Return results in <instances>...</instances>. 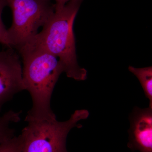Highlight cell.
<instances>
[{
    "mask_svg": "<svg viewBox=\"0 0 152 152\" xmlns=\"http://www.w3.org/2000/svg\"><path fill=\"white\" fill-rule=\"evenodd\" d=\"M17 52L23 61L25 90L29 93L32 102L25 121L56 118L51 99L55 86L64 73L61 63L56 57L32 44L26 45Z\"/></svg>",
    "mask_w": 152,
    "mask_h": 152,
    "instance_id": "1",
    "label": "cell"
},
{
    "mask_svg": "<svg viewBox=\"0 0 152 152\" xmlns=\"http://www.w3.org/2000/svg\"><path fill=\"white\" fill-rule=\"evenodd\" d=\"M82 1L72 0L61 7H55L50 20L28 44L41 47L58 58L67 77L78 81L87 78L86 70L78 64L73 31L74 21Z\"/></svg>",
    "mask_w": 152,
    "mask_h": 152,
    "instance_id": "2",
    "label": "cell"
},
{
    "mask_svg": "<svg viewBox=\"0 0 152 152\" xmlns=\"http://www.w3.org/2000/svg\"><path fill=\"white\" fill-rule=\"evenodd\" d=\"M89 116L87 110H77L65 121L56 118L27 122L22 130V152H68L66 140L74 128L83 127L79 122Z\"/></svg>",
    "mask_w": 152,
    "mask_h": 152,
    "instance_id": "3",
    "label": "cell"
},
{
    "mask_svg": "<svg viewBox=\"0 0 152 152\" xmlns=\"http://www.w3.org/2000/svg\"><path fill=\"white\" fill-rule=\"evenodd\" d=\"M12 12L13 21L7 30L11 48L18 51L30 43L38 30L50 20L54 13L51 0H6Z\"/></svg>",
    "mask_w": 152,
    "mask_h": 152,
    "instance_id": "4",
    "label": "cell"
},
{
    "mask_svg": "<svg viewBox=\"0 0 152 152\" xmlns=\"http://www.w3.org/2000/svg\"><path fill=\"white\" fill-rule=\"evenodd\" d=\"M20 57L12 48L0 52V112L6 103L25 90Z\"/></svg>",
    "mask_w": 152,
    "mask_h": 152,
    "instance_id": "5",
    "label": "cell"
},
{
    "mask_svg": "<svg viewBox=\"0 0 152 152\" xmlns=\"http://www.w3.org/2000/svg\"><path fill=\"white\" fill-rule=\"evenodd\" d=\"M129 119L128 148L132 151L152 152V108L135 107Z\"/></svg>",
    "mask_w": 152,
    "mask_h": 152,
    "instance_id": "6",
    "label": "cell"
},
{
    "mask_svg": "<svg viewBox=\"0 0 152 152\" xmlns=\"http://www.w3.org/2000/svg\"><path fill=\"white\" fill-rule=\"evenodd\" d=\"M21 113L10 110L0 116V145L15 136V131L11 125L20 121Z\"/></svg>",
    "mask_w": 152,
    "mask_h": 152,
    "instance_id": "7",
    "label": "cell"
},
{
    "mask_svg": "<svg viewBox=\"0 0 152 152\" xmlns=\"http://www.w3.org/2000/svg\"><path fill=\"white\" fill-rule=\"evenodd\" d=\"M128 69L139 80L146 97L149 101L148 107L152 108V67L136 68L129 66Z\"/></svg>",
    "mask_w": 152,
    "mask_h": 152,
    "instance_id": "8",
    "label": "cell"
},
{
    "mask_svg": "<svg viewBox=\"0 0 152 152\" xmlns=\"http://www.w3.org/2000/svg\"><path fill=\"white\" fill-rule=\"evenodd\" d=\"M22 141L20 135L15 136L0 145V152H22Z\"/></svg>",
    "mask_w": 152,
    "mask_h": 152,
    "instance_id": "9",
    "label": "cell"
},
{
    "mask_svg": "<svg viewBox=\"0 0 152 152\" xmlns=\"http://www.w3.org/2000/svg\"><path fill=\"white\" fill-rule=\"evenodd\" d=\"M7 5L6 0H0V44L6 48H11L8 39L7 32L3 23L1 15L3 10Z\"/></svg>",
    "mask_w": 152,
    "mask_h": 152,
    "instance_id": "10",
    "label": "cell"
},
{
    "mask_svg": "<svg viewBox=\"0 0 152 152\" xmlns=\"http://www.w3.org/2000/svg\"><path fill=\"white\" fill-rule=\"evenodd\" d=\"M56 1L55 7L57 8L61 7L64 6L66 4L72 0H54Z\"/></svg>",
    "mask_w": 152,
    "mask_h": 152,
    "instance_id": "11",
    "label": "cell"
}]
</instances>
